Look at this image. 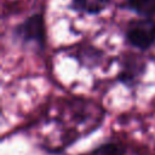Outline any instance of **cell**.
<instances>
[{
  "mask_svg": "<svg viewBox=\"0 0 155 155\" xmlns=\"http://www.w3.org/2000/svg\"><path fill=\"white\" fill-rule=\"evenodd\" d=\"M130 44L138 48H147L155 41V21L150 18L134 21L128 25L126 33Z\"/></svg>",
  "mask_w": 155,
  "mask_h": 155,
  "instance_id": "6da1fadb",
  "label": "cell"
},
{
  "mask_svg": "<svg viewBox=\"0 0 155 155\" xmlns=\"http://www.w3.org/2000/svg\"><path fill=\"white\" fill-rule=\"evenodd\" d=\"M91 155H125V151L117 144L108 143V144H103L96 148L91 153Z\"/></svg>",
  "mask_w": 155,
  "mask_h": 155,
  "instance_id": "5b68a950",
  "label": "cell"
},
{
  "mask_svg": "<svg viewBox=\"0 0 155 155\" xmlns=\"http://www.w3.org/2000/svg\"><path fill=\"white\" fill-rule=\"evenodd\" d=\"M21 33L28 40H41L42 38V21L41 17L34 16L28 19L21 28Z\"/></svg>",
  "mask_w": 155,
  "mask_h": 155,
  "instance_id": "7a4b0ae2",
  "label": "cell"
},
{
  "mask_svg": "<svg viewBox=\"0 0 155 155\" xmlns=\"http://www.w3.org/2000/svg\"><path fill=\"white\" fill-rule=\"evenodd\" d=\"M130 6L143 16L155 13V0H128Z\"/></svg>",
  "mask_w": 155,
  "mask_h": 155,
  "instance_id": "277c9868",
  "label": "cell"
},
{
  "mask_svg": "<svg viewBox=\"0 0 155 155\" xmlns=\"http://www.w3.org/2000/svg\"><path fill=\"white\" fill-rule=\"evenodd\" d=\"M108 1L109 0H73L76 8L88 13H97L102 11L108 5Z\"/></svg>",
  "mask_w": 155,
  "mask_h": 155,
  "instance_id": "3957f363",
  "label": "cell"
}]
</instances>
